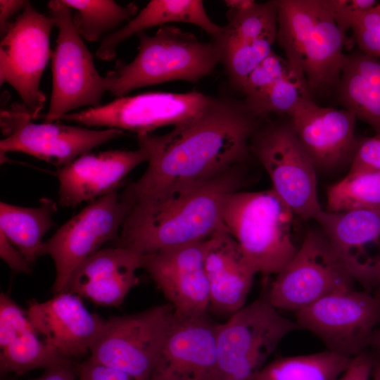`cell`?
Masks as SVG:
<instances>
[{"instance_id":"1","label":"cell","mask_w":380,"mask_h":380,"mask_svg":"<svg viewBox=\"0 0 380 380\" xmlns=\"http://www.w3.org/2000/svg\"><path fill=\"white\" fill-rule=\"evenodd\" d=\"M264 120L243 99L213 96L195 118L169 132L137 135L148 151L143 175L120 194L129 205L141 199L214 179L252 157L249 142Z\"/></svg>"},{"instance_id":"2","label":"cell","mask_w":380,"mask_h":380,"mask_svg":"<svg viewBox=\"0 0 380 380\" xmlns=\"http://www.w3.org/2000/svg\"><path fill=\"white\" fill-rule=\"evenodd\" d=\"M245 165L132 203L116 245L145 255L208 239L223 225L226 198L246 184Z\"/></svg>"},{"instance_id":"3","label":"cell","mask_w":380,"mask_h":380,"mask_svg":"<svg viewBox=\"0 0 380 380\" xmlns=\"http://www.w3.org/2000/svg\"><path fill=\"white\" fill-rule=\"evenodd\" d=\"M138 52L128 63L118 61L106 75L109 92L115 98L144 87L181 80L195 83L210 75L220 63L213 40L200 41L194 34L166 25L153 35L137 34Z\"/></svg>"},{"instance_id":"4","label":"cell","mask_w":380,"mask_h":380,"mask_svg":"<svg viewBox=\"0 0 380 380\" xmlns=\"http://www.w3.org/2000/svg\"><path fill=\"white\" fill-rule=\"evenodd\" d=\"M296 216L272 189L237 191L225 200L222 224L256 274L276 275L291 260Z\"/></svg>"},{"instance_id":"5","label":"cell","mask_w":380,"mask_h":380,"mask_svg":"<svg viewBox=\"0 0 380 380\" xmlns=\"http://www.w3.org/2000/svg\"><path fill=\"white\" fill-rule=\"evenodd\" d=\"M251 156L267 173L274 192L293 214L315 220L319 203L316 167L293 127L289 116L263 120L249 142Z\"/></svg>"},{"instance_id":"6","label":"cell","mask_w":380,"mask_h":380,"mask_svg":"<svg viewBox=\"0 0 380 380\" xmlns=\"http://www.w3.org/2000/svg\"><path fill=\"white\" fill-rule=\"evenodd\" d=\"M297 329L265 296L245 305L219 325L217 380H255L282 339Z\"/></svg>"},{"instance_id":"7","label":"cell","mask_w":380,"mask_h":380,"mask_svg":"<svg viewBox=\"0 0 380 380\" xmlns=\"http://www.w3.org/2000/svg\"><path fill=\"white\" fill-rule=\"evenodd\" d=\"M48 8L58 28L51 54L52 91L44 121L51 123L82 106H101L110 81L107 75L99 73L93 55L74 25L73 11L62 0L49 1Z\"/></svg>"},{"instance_id":"8","label":"cell","mask_w":380,"mask_h":380,"mask_svg":"<svg viewBox=\"0 0 380 380\" xmlns=\"http://www.w3.org/2000/svg\"><path fill=\"white\" fill-rule=\"evenodd\" d=\"M175 319L170 303L105 319L88 358L129 375L149 380Z\"/></svg>"},{"instance_id":"9","label":"cell","mask_w":380,"mask_h":380,"mask_svg":"<svg viewBox=\"0 0 380 380\" xmlns=\"http://www.w3.org/2000/svg\"><path fill=\"white\" fill-rule=\"evenodd\" d=\"M355 282L322 232L312 230L265 296L279 311L296 313L328 295L354 289Z\"/></svg>"},{"instance_id":"10","label":"cell","mask_w":380,"mask_h":380,"mask_svg":"<svg viewBox=\"0 0 380 380\" xmlns=\"http://www.w3.org/2000/svg\"><path fill=\"white\" fill-rule=\"evenodd\" d=\"M33 120L23 103H11L1 110L0 125L4 136L0 141L1 157L8 152H20L59 168L123 133L113 128L99 130Z\"/></svg>"},{"instance_id":"11","label":"cell","mask_w":380,"mask_h":380,"mask_svg":"<svg viewBox=\"0 0 380 380\" xmlns=\"http://www.w3.org/2000/svg\"><path fill=\"white\" fill-rule=\"evenodd\" d=\"M129 205L117 190L91 201L43 242L40 257L49 255L54 262L56 277L51 291H66L75 269L108 241L116 242Z\"/></svg>"},{"instance_id":"12","label":"cell","mask_w":380,"mask_h":380,"mask_svg":"<svg viewBox=\"0 0 380 380\" xmlns=\"http://www.w3.org/2000/svg\"><path fill=\"white\" fill-rule=\"evenodd\" d=\"M53 18L36 10L30 2L1 36L0 82L19 94L33 120L44 108L46 97L40 82L52 53L50 37Z\"/></svg>"},{"instance_id":"13","label":"cell","mask_w":380,"mask_h":380,"mask_svg":"<svg viewBox=\"0 0 380 380\" xmlns=\"http://www.w3.org/2000/svg\"><path fill=\"white\" fill-rule=\"evenodd\" d=\"M296 322L327 350L352 358L369 347L380 324V300L355 288L328 295L296 312Z\"/></svg>"},{"instance_id":"14","label":"cell","mask_w":380,"mask_h":380,"mask_svg":"<svg viewBox=\"0 0 380 380\" xmlns=\"http://www.w3.org/2000/svg\"><path fill=\"white\" fill-rule=\"evenodd\" d=\"M213 96L193 91L186 93L150 91L115 100L94 108L72 112L60 120L87 127H103L138 134L173 127L197 116Z\"/></svg>"},{"instance_id":"15","label":"cell","mask_w":380,"mask_h":380,"mask_svg":"<svg viewBox=\"0 0 380 380\" xmlns=\"http://www.w3.org/2000/svg\"><path fill=\"white\" fill-rule=\"evenodd\" d=\"M206 240L143 255L142 268L178 317L208 313L210 293L204 269Z\"/></svg>"},{"instance_id":"16","label":"cell","mask_w":380,"mask_h":380,"mask_svg":"<svg viewBox=\"0 0 380 380\" xmlns=\"http://www.w3.org/2000/svg\"><path fill=\"white\" fill-rule=\"evenodd\" d=\"M289 117L317 171L350 167L360 142L355 134L357 118L351 110L319 106L310 99Z\"/></svg>"},{"instance_id":"17","label":"cell","mask_w":380,"mask_h":380,"mask_svg":"<svg viewBox=\"0 0 380 380\" xmlns=\"http://www.w3.org/2000/svg\"><path fill=\"white\" fill-rule=\"evenodd\" d=\"M220 324L208 313L191 317L175 315L149 380H217Z\"/></svg>"},{"instance_id":"18","label":"cell","mask_w":380,"mask_h":380,"mask_svg":"<svg viewBox=\"0 0 380 380\" xmlns=\"http://www.w3.org/2000/svg\"><path fill=\"white\" fill-rule=\"evenodd\" d=\"M80 298L65 291L44 302L31 300L27 310L37 334L70 360L89 355L105 322L99 315L89 312Z\"/></svg>"},{"instance_id":"19","label":"cell","mask_w":380,"mask_h":380,"mask_svg":"<svg viewBox=\"0 0 380 380\" xmlns=\"http://www.w3.org/2000/svg\"><path fill=\"white\" fill-rule=\"evenodd\" d=\"M148 159V151L141 145L136 150L83 154L58 169V203L75 208L115 191L132 170Z\"/></svg>"},{"instance_id":"20","label":"cell","mask_w":380,"mask_h":380,"mask_svg":"<svg viewBox=\"0 0 380 380\" xmlns=\"http://www.w3.org/2000/svg\"><path fill=\"white\" fill-rule=\"evenodd\" d=\"M142 262L143 255L127 247L100 249L75 269L66 291L98 305L118 306L138 284L137 271Z\"/></svg>"},{"instance_id":"21","label":"cell","mask_w":380,"mask_h":380,"mask_svg":"<svg viewBox=\"0 0 380 380\" xmlns=\"http://www.w3.org/2000/svg\"><path fill=\"white\" fill-rule=\"evenodd\" d=\"M204 269L211 311L230 317L245 305L256 273L224 225L206 239Z\"/></svg>"},{"instance_id":"22","label":"cell","mask_w":380,"mask_h":380,"mask_svg":"<svg viewBox=\"0 0 380 380\" xmlns=\"http://www.w3.org/2000/svg\"><path fill=\"white\" fill-rule=\"evenodd\" d=\"M346 34L338 27L326 0L303 49V70L312 94L334 91L343 65Z\"/></svg>"},{"instance_id":"23","label":"cell","mask_w":380,"mask_h":380,"mask_svg":"<svg viewBox=\"0 0 380 380\" xmlns=\"http://www.w3.org/2000/svg\"><path fill=\"white\" fill-rule=\"evenodd\" d=\"M315 220L355 279L366 262V247L380 239V208L340 212L322 210Z\"/></svg>"},{"instance_id":"24","label":"cell","mask_w":380,"mask_h":380,"mask_svg":"<svg viewBox=\"0 0 380 380\" xmlns=\"http://www.w3.org/2000/svg\"><path fill=\"white\" fill-rule=\"evenodd\" d=\"M179 22L196 25L212 38L223 29L209 18L203 1L151 0L126 25L104 37L96 56L103 61H111L116 56L117 46L132 36L152 27Z\"/></svg>"},{"instance_id":"25","label":"cell","mask_w":380,"mask_h":380,"mask_svg":"<svg viewBox=\"0 0 380 380\" xmlns=\"http://www.w3.org/2000/svg\"><path fill=\"white\" fill-rule=\"evenodd\" d=\"M57 204L42 198L37 207H24L0 203V232L23 254L32 266L40 257L43 237L55 224L53 216Z\"/></svg>"},{"instance_id":"26","label":"cell","mask_w":380,"mask_h":380,"mask_svg":"<svg viewBox=\"0 0 380 380\" xmlns=\"http://www.w3.org/2000/svg\"><path fill=\"white\" fill-rule=\"evenodd\" d=\"M277 3L276 41L284 51L291 70L305 80L303 48L317 22L322 0H277Z\"/></svg>"},{"instance_id":"27","label":"cell","mask_w":380,"mask_h":380,"mask_svg":"<svg viewBox=\"0 0 380 380\" xmlns=\"http://www.w3.org/2000/svg\"><path fill=\"white\" fill-rule=\"evenodd\" d=\"M350 360L329 350L281 357L266 364L255 380H337Z\"/></svg>"},{"instance_id":"28","label":"cell","mask_w":380,"mask_h":380,"mask_svg":"<svg viewBox=\"0 0 380 380\" xmlns=\"http://www.w3.org/2000/svg\"><path fill=\"white\" fill-rule=\"evenodd\" d=\"M75 11L74 25L82 39L96 42L116 31L137 13L134 3L121 6L113 0H62Z\"/></svg>"},{"instance_id":"29","label":"cell","mask_w":380,"mask_h":380,"mask_svg":"<svg viewBox=\"0 0 380 380\" xmlns=\"http://www.w3.org/2000/svg\"><path fill=\"white\" fill-rule=\"evenodd\" d=\"M72 361L39 338L30 327L18 335L7 346L1 348V374L14 373L21 375L36 369H50L70 365Z\"/></svg>"},{"instance_id":"30","label":"cell","mask_w":380,"mask_h":380,"mask_svg":"<svg viewBox=\"0 0 380 380\" xmlns=\"http://www.w3.org/2000/svg\"><path fill=\"white\" fill-rule=\"evenodd\" d=\"M212 40L230 88L241 94L252 72L273 51L272 46L274 43L266 39L242 41L222 33Z\"/></svg>"},{"instance_id":"31","label":"cell","mask_w":380,"mask_h":380,"mask_svg":"<svg viewBox=\"0 0 380 380\" xmlns=\"http://www.w3.org/2000/svg\"><path fill=\"white\" fill-rule=\"evenodd\" d=\"M380 208V171H348L327 191V211Z\"/></svg>"},{"instance_id":"32","label":"cell","mask_w":380,"mask_h":380,"mask_svg":"<svg viewBox=\"0 0 380 380\" xmlns=\"http://www.w3.org/2000/svg\"><path fill=\"white\" fill-rule=\"evenodd\" d=\"M343 108L351 110L357 120L380 134V88L343 63L338 83L334 90Z\"/></svg>"},{"instance_id":"33","label":"cell","mask_w":380,"mask_h":380,"mask_svg":"<svg viewBox=\"0 0 380 380\" xmlns=\"http://www.w3.org/2000/svg\"><path fill=\"white\" fill-rule=\"evenodd\" d=\"M310 99L312 94L306 80L291 70L260 94L243 100L255 115L265 120L272 115L290 116Z\"/></svg>"},{"instance_id":"34","label":"cell","mask_w":380,"mask_h":380,"mask_svg":"<svg viewBox=\"0 0 380 380\" xmlns=\"http://www.w3.org/2000/svg\"><path fill=\"white\" fill-rule=\"evenodd\" d=\"M277 15V0L262 3L252 1L246 6L228 9L227 23L223 26L221 33L242 41L266 39L275 42Z\"/></svg>"},{"instance_id":"35","label":"cell","mask_w":380,"mask_h":380,"mask_svg":"<svg viewBox=\"0 0 380 380\" xmlns=\"http://www.w3.org/2000/svg\"><path fill=\"white\" fill-rule=\"evenodd\" d=\"M353 38L362 53L380 58V4L354 14L351 27Z\"/></svg>"},{"instance_id":"36","label":"cell","mask_w":380,"mask_h":380,"mask_svg":"<svg viewBox=\"0 0 380 380\" xmlns=\"http://www.w3.org/2000/svg\"><path fill=\"white\" fill-rule=\"evenodd\" d=\"M291 70L286 58L272 51L248 77L241 93L243 99L260 94Z\"/></svg>"},{"instance_id":"37","label":"cell","mask_w":380,"mask_h":380,"mask_svg":"<svg viewBox=\"0 0 380 380\" xmlns=\"http://www.w3.org/2000/svg\"><path fill=\"white\" fill-rule=\"evenodd\" d=\"M25 311L6 293L0 294V348L11 342L18 335L32 327Z\"/></svg>"},{"instance_id":"38","label":"cell","mask_w":380,"mask_h":380,"mask_svg":"<svg viewBox=\"0 0 380 380\" xmlns=\"http://www.w3.org/2000/svg\"><path fill=\"white\" fill-rule=\"evenodd\" d=\"M380 171V134L360 139L355 157L349 171Z\"/></svg>"},{"instance_id":"39","label":"cell","mask_w":380,"mask_h":380,"mask_svg":"<svg viewBox=\"0 0 380 380\" xmlns=\"http://www.w3.org/2000/svg\"><path fill=\"white\" fill-rule=\"evenodd\" d=\"M77 380H132L125 372L96 363L89 358L74 363Z\"/></svg>"},{"instance_id":"40","label":"cell","mask_w":380,"mask_h":380,"mask_svg":"<svg viewBox=\"0 0 380 380\" xmlns=\"http://www.w3.org/2000/svg\"><path fill=\"white\" fill-rule=\"evenodd\" d=\"M343 63L353 69L371 84L380 88V61L361 51L345 53Z\"/></svg>"},{"instance_id":"41","label":"cell","mask_w":380,"mask_h":380,"mask_svg":"<svg viewBox=\"0 0 380 380\" xmlns=\"http://www.w3.org/2000/svg\"><path fill=\"white\" fill-rule=\"evenodd\" d=\"M373 360V351L365 350L351 358L348 367L337 380H369Z\"/></svg>"},{"instance_id":"42","label":"cell","mask_w":380,"mask_h":380,"mask_svg":"<svg viewBox=\"0 0 380 380\" xmlns=\"http://www.w3.org/2000/svg\"><path fill=\"white\" fill-rule=\"evenodd\" d=\"M0 257L13 271L22 274H31L32 266L1 232H0Z\"/></svg>"},{"instance_id":"43","label":"cell","mask_w":380,"mask_h":380,"mask_svg":"<svg viewBox=\"0 0 380 380\" xmlns=\"http://www.w3.org/2000/svg\"><path fill=\"white\" fill-rule=\"evenodd\" d=\"M356 282L380 300V252L363 267Z\"/></svg>"},{"instance_id":"44","label":"cell","mask_w":380,"mask_h":380,"mask_svg":"<svg viewBox=\"0 0 380 380\" xmlns=\"http://www.w3.org/2000/svg\"><path fill=\"white\" fill-rule=\"evenodd\" d=\"M29 1L26 0H1L0 1V31L2 36L13 18L20 14L27 6Z\"/></svg>"},{"instance_id":"45","label":"cell","mask_w":380,"mask_h":380,"mask_svg":"<svg viewBox=\"0 0 380 380\" xmlns=\"http://www.w3.org/2000/svg\"><path fill=\"white\" fill-rule=\"evenodd\" d=\"M30 380H77L74 363L45 369L37 378Z\"/></svg>"},{"instance_id":"46","label":"cell","mask_w":380,"mask_h":380,"mask_svg":"<svg viewBox=\"0 0 380 380\" xmlns=\"http://www.w3.org/2000/svg\"><path fill=\"white\" fill-rule=\"evenodd\" d=\"M372 351L380 354V327H378L374 331L369 343V347Z\"/></svg>"},{"instance_id":"47","label":"cell","mask_w":380,"mask_h":380,"mask_svg":"<svg viewBox=\"0 0 380 380\" xmlns=\"http://www.w3.org/2000/svg\"><path fill=\"white\" fill-rule=\"evenodd\" d=\"M374 353L373 366L371 377L372 380H380V354Z\"/></svg>"},{"instance_id":"48","label":"cell","mask_w":380,"mask_h":380,"mask_svg":"<svg viewBox=\"0 0 380 380\" xmlns=\"http://www.w3.org/2000/svg\"><path fill=\"white\" fill-rule=\"evenodd\" d=\"M253 0H226L225 4L229 8H238L251 4Z\"/></svg>"}]
</instances>
